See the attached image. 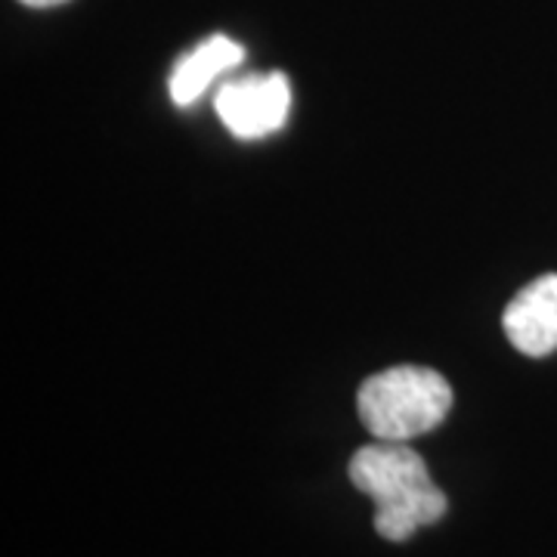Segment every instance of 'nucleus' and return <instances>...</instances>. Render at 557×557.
<instances>
[{
  "instance_id": "1",
  "label": "nucleus",
  "mask_w": 557,
  "mask_h": 557,
  "mask_svg": "<svg viewBox=\"0 0 557 557\" xmlns=\"http://www.w3.org/2000/svg\"><path fill=\"white\" fill-rule=\"evenodd\" d=\"M350 483L375 502V530L387 542H406L418 527L437 523L449 498L431 480L424 458L409 443H369L350 458Z\"/></svg>"
},
{
  "instance_id": "2",
  "label": "nucleus",
  "mask_w": 557,
  "mask_h": 557,
  "mask_svg": "<svg viewBox=\"0 0 557 557\" xmlns=\"http://www.w3.org/2000/svg\"><path fill=\"white\" fill-rule=\"evenodd\" d=\"M453 409V387L434 369L394 366L362 381L359 421L375 440L409 443L440 428Z\"/></svg>"
},
{
  "instance_id": "3",
  "label": "nucleus",
  "mask_w": 557,
  "mask_h": 557,
  "mask_svg": "<svg viewBox=\"0 0 557 557\" xmlns=\"http://www.w3.org/2000/svg\"><path fill=\"white\" fill-rule=\"evenodd\" d=\"M220 121L239 139H260L276 134L292 112V87L282 72L245 75L223 84L214 97Z\"/></svg>"
},
{
  "instance_id": "4",
  "label": "nucleus",
  "mask_w": 557,
  "mask_h": 557,
  "mask_svg": "<svg viewBox=\"0 0 557 557\" xmlns=\"http://www.w3.org/2000/svg\"><path fill=\"white\" fill-rule=\"evenodd\" d=\"M502 329L523 357L557 350V273L533 278L502 313Z\"/></svg>"
},
{
  "instance_id": "5",
  "label": "nucleus",
  "mask_w": 557,
  "mask_h": 557,
  "mask_svg": "<svg viewBox=\"0 0 557 557\" xmlns=\"http://www.w3.org/2000/svg\"><path fill=\"white\" fill-rule=\"evenodd\" d=\"M242 60H245L242 44L230 40L226 35L208 38L174 65V72H171V100L177 106L196 102L208 90L211 81L223 75V72H230V69H236Z\"/></svg>"
},
{
  "instance_id": "6",
  "label": "nucleus",
  "mask_w": 557,
  "mask_h": 557,
  "mask_svg": "<svg viewBox=\"0 0 557 557\" xmlns=\"http://www.w3.org/2000/svg\"><path fill=\"white\" fill-rule=\"evenodd\" d=\"M25 7H38V10H47V7H60V3H69V0H20Z\"/></svg>"
}]
</instances>
